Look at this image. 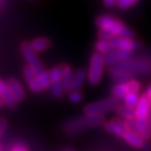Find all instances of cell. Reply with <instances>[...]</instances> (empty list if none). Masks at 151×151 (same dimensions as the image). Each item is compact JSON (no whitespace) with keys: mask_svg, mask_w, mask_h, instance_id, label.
<instances>
[{"mask_svg":"<svg viewBox=\"0 0 151 151\" xmlns=\"http://www.w3.org/2000/svg\"><path fill=\"white\" fill-rule=\"evenodd\" d=\"M20 50H21L23 58L25 59V61L27 62V65L31 66L36 73L42 70V69L44 68L42 66V64L40 63V61H39V59H38L36 52L32 48L29 42H27V41L22 42L21 45H20Z\"/></svg>","mask_w":151,"mask_h":151,"instance_id":"cell-6","label":"cell"},{"mask_svg":"<svg viewBox=\"0 0 151 151\" xmlns=\"http://www.w3.org/2000/svg\"><path fill=\"white\" fill-rule=\"evenodd\" d=\"M64 92V86H63V82H57L52 84V94L55 98L59 99V98L63 97Z\"/></svg>","mask_w":151,"mask_h":151,"instance_id":"cell-24","label":"cell"},{"mask_svg":"<svg viewBox=\"0 0 151 151\" xmlns=\"http://www.w3.org/2000/svg\"><path fill=\"white\" fill-rule=\"evenodd\" d=\"M7 84H9V88H11V90H12L13 94L15 96L17 101H24V99H25V92H24V89L22 88L20 82L15 78H9L7 80Z\"/></svg>","mask_w":151,"mask_h":151,"instance_id":"cell-15","label":"cell"},{"mask_svg":"<svg viewBox=\"0 0 151 151\" xmlns=\"http://www.w3.org/2000/svg\"><path fill=\"white\" fill-rule=\"evenodd\" d=\"M133 128L142 137L148 139L151 137V122L147 119H135L133 121Z\"/></svg>","mask_w":151,"mask_h":151,"instance_id":"cell-12","label":"cell"},{"mask_svg":"<svg viewBox=\"0 0 151 151\" xmlns=\"http://www.w3.org/2000/svg\"><path fill=\"white\" fill-rule=\"evenodd\" d=\"M147 96V98H148L149 100L151 101V85H149V87L147 88V90H146V93H145Z\"/></svg>","mask_w":151,"mask_h":151,"instance_id":"cell-31","label":"cell"},{"mask_svg":"<svg viewBox=\"0 0 151 151\" xmlns=\"http://www.w3.org/2000/svg\"><path fill=\"white\" fill-rule=\"evenodd\" d=\"M6 126H7L6 120L3 118H0V137H2V134L4 133L5 129H6Z\"/></svg>","mask_w":151,"mask_h":151,"instance_id":"cell-28","label":"cell"},{"mask_svg":"<svg viewBox=\"0 0 151 151\" xmlns=\"http://www.w3.org/2000/svg\"><path fill=\"white\" fill-rule=\"evenodd\" d=\"M2 105H3V102H2V100L0 99V108H1V107H2Z\"/></svg>","mask_w":151,"mask_h":151,"instance_id":"cell-32","label":"cell"},{"mask_svg":"<svg viewBox=\"0 0 151 151\" xmlns=\"http://www.w3.org/2000/svg\"><path fill=\"white\" fill-rule=\"evenodd\" d=\"M103 123V116H88L85 114V116H81L78 119L68 121L64 125V131L66 133H75V132L81 131L83 129L96 127L101 125Z\"/></svg>","mask_w":151,"mask_h":151,"instance_id":"cell-2","label":"cell"},{"mask_svg":"<svg viewBox=\"0 0 151 151\" xmlns=\"http://www.w3.org/2000/svg\"><path fill=\"white\" fill-rule=\"evenodd\" d=\"M116 111H118V113L121 116L125 118L127 121L133 122V121L137 119L135 108H132V107H129V106H127V105H125V106H119L118 108H116Z\"/></svg>","mask_w":151,"mask_h":151,"instance_id":"cell-19","label":"cell"},{"mask_svg":"<svg viewBox=\"0 0 151 151\" xmlns=\"http://www.w3.org/2000/svg\"><path fill=\"white\" fill-rule=\"evenodd\" d=\"M23 76H24L25 81L27 82L28 87H29V89H31L32 91L35 92V93L42 91L43 88H42V86H41L39 80H38L36 71L34 70L29 65L25 66L23 68Z\"/></svg>","mask_w":151,"mask_h":151,"instance_id":"cell-10","label":"cell"},{"mask_svg":"<svg viewBox=\"0 0 151 151\" xmlns=\"http://www.w3.org/2000/svg\"><path fill=\"white\" fill-rule=\"evenodd\" d=\"M12 151H27L26 150L24 147H22V146H16V147H14L13 148V150Z\"/></svg>","mask_w":151,"mask_h":151,"instance_id":"cell-30","label":"cell"},{"mask_svg":"<svg viewBox=\"0 0 151 151\" xmlns=\"http://www.w3.org/2000/svg\"><path fill=\"white\" fill-rule=\"evenodd\" d=\"M98 28L105 29L111 36H118V37L134 38L135 33L129 28L125 23H123L121 20L114 18L109 15H102L99 16L96 20Z\"/></svg>","mask_w":151,"mask_h":151,"instance_id":"cell-1","label":"cell"},{"mask_svg":"<svg viewBox=\"0 0 151 151\" xmlns=\"http://www.w3.org/2000/svg\"><path fill=\"white\" fill-rule=\"evenodd\" d=\"M150 103L151 101L147 98L146 94L141 96L135 106V114L137 119H147L149 116V110H150Z\"/></svg>","mask_w":151,"mask_h":151,"instance_id":"cell-13","label":"cell"},{"mask_svg":"<svg viewBox=\"0 0 151 151\" xmlns=\"http://www.w3.org/2000/svg\"><path fill=\"white\" fill-rule=\"evenodd\" d=\"M50 80H52V84L57 82H63V73H62V68L61 65L60 66H56L54 68H52L50 71Z\"/></svg>","mask_w":151,"mask_h":151,"instance_id":"cell-23","label":"cell"},{"mask_svg":"<svg viewBox=\"0 0 151 151\" xmlns=\"http://www.w3.org/2000/svg\"><path fill=\"white\" fill-rule=\"evenodd\" d=\"M104 66H105L104 55L97 52L92 54L87 73V79L90 85H97L101 81L102 76H103Z\"/></svg>","mask_w":151,"mask_h":151,"instance_id":"cell-3","label":"cell"},{"mask_svg":"<svg viewBox=\"0 0 151 151\" xmlns=\"http://www.w3.org/2000/svg\"><path fill=\"white\" fill-rule=\"evenodd\" d=\"M94 48H96L97 52H100V54L104 55V56L108 54L109 52H111V50H113L110 43L106 39H99L94 44Z\"/></svg>","mask_w":151,"mask_h":151,"instance_id":"cell-21","label":"cell"},{"mask_svg":"<svg viewBox=\"0 0 151 151\" xmlns=\"http://www.w3.org/2000/svg\"><path fill=\"white\" fill-rule=\"evenodd\" d=\"M0 151H2V147L0 146Z\"/></svg>","mask_w":151,"mask_h":151,"instance_id":"cell-33","label":"cell"},{"mask_svg":"<svg viewBox=\"0 0 151 151\" xmlns=\"http://www.w3.org/2000/svg\"><path fill=\"white\" fill-rule=\"evenodd\" d=\"M122 137L124 139V141L126 143H128L133 148L142 149V150L144 151H151V145L147 142V139H145L144 137H142L135 131H132L131 129L126 130Z\"/></svg>","mask_w":151,"mask_h":151,"instance_id":"cell-7","label":"cell"},{"mask_svg":"<svg viewBox=\"0 0 151 151\" xmlns=\"http://www.w3.org/2000/svg\"><path fill=\"white\" fill-rule=\"evenodd\" d=\"M104 128L116 137H123L124 132L130 129V123L126 122V121L124 122L121 120L109 121V122L104 123Z\"/></svg>","mask_w":151,"mask_h":151,"instance_id":"cell-11","label":"cell"},{"mask_svg":"<svg viewBox=\"0 0 151 151\" xmlns=\"http://www.w3.org/2000/svg\"><path fill=\"white\" fill-rule=\"evenodd\" d=\"M116 104L118 100L116 98H107L86 105L84 107V113L88 116H103L104 113L116 108Z\"/></svg>","mask_w":151,"mask_h":151,"instance_id":"cell-4","label":"cell"},{"mask_svg":"<svg viewBox=\"0 0 151 151\" xmlns=\"http://www.w3.org/2000/svg\"><path fill=\"white\" fill-rule=\"evenodd\" d=\"M32 48L35 50L36 52H44L45 50H47L48 47L52 45V41L46 37H38L35 38L29 42Z\"/></svg>","mask_w":151,"mask_h":151,"instance_id":"cell-16","label":"cell"},{"mask_svg":"<svg viewBox=\"0 0 151 151\" xmlns=\"http://www.w3.org/2000/svg\"><path fill=\"white\" fill-rule=\"evenodd\" d=\"M116 3H118V0H103V5L107 9L116 6Z\"/></svg>","mask_w":151,"mask_h":151,"instance_id":"cell-29","label":"cell"},{"mask_svg":"<svg viewBox=\"0 0 151 151\" xmlns=\"http://www.w3.org/2000/svg\"><path fill=\"white\" fill-rule=\"evenodd\" d=\"M132 52L124 50H113L104 56L106 65H116L123 61H127L131 58Z\"/></svg>","mask_w":151,"mask_h":151,"instance_id":"cell-8","label":"cell"},{"mask_svg":"<svg viewBox=\"0 0 151 151\" xmlns=\"http://www.w3.org/2000/svg\"><path fill=\"white\" fill-rule=\"evenodd\" d=\"M139 91H129L124 97V102H125V105H127V106L135 108L137 102H139Z\"/></svg>","mask_w":151,"mask_h":151,"instance_id":"cell-22","label":"cell"},{"mask_svg":"<svg viewBox=\"0 0 151 151\" xmlns=\"http://www.w3.org/2000/svg\"><path fill=\"white\" fill-rule=\"evenodd\" d=\"M36 75H37V78H38V80H39V82H40L43 90L50 88V86H52V80H50V73H47V71L43 68L42 70L36 73Z\"/></svg>","mask_w":151,"mask_h":151,"instance_id":"cell-20","label":"cell"},{"mask_svg":"<svg viewBox=\"0 0 151 151\" xmlns=\"http://www.w3.org/2000/svg\"><path fill=\"white\" fill-rule=\"evenodd\" d=\"M127 83L128 86H129L130 91H139V89H141V83L139 81L130 79V80L127 81Z\"/></svg>","mask_w":151,"mask_h":151,"instance_id":"cell-27","label":"cell"},{"mask_svg":"<svg viewBox=\"0 0 151 151\" xmlns=\"http://www.w3.org/2000/svg\"><path fill=\"white\" fill-rule=\"evenodd\" d=\"M87 77L86 71L83 69H78L75 71V76H73V89L75 90H80L82 88L84 81Z\"/></svg>","mask_w":151,"mask_h":151,"instance_id":"cell-18","label":"cell"},{"mask_svg":"<svg viewBox=\"0 0 151 151\" xmlns=\"http://www.w3.org/2000/svg\"><path fill=\"white\" fill-rule=\"evenodd\" d=\"M139 0H118L116 6L120 9H128L131 6L135 5Z\"/></svg>","mask_w":151,"mask_h":151,"instance_id":"cell-25","label":"cell"},{"mask_svg":"<svg viewBox=\"0 0 151 151\" xmlns=\"http://www.w3.org/2000/svg\"><path fill=\"white\" fill-rule=\"evenodd\" d=\"M62 73H63V86L65 92H69L73 90V76H75V71H73V67L68 64H62L61 65Z\"/></svg>","mask_w":151,"mask_h":151,"instance_id":"cell-14","label":"cell"},{"mask_svg":"<svg viewBox=\"0 0 151 151\" xmlns=\"http://www.w3.org/2000/svg\"><path fill=\"white\" fill-rule=\"evenodd\" d=\"M27 1H36V0H27Z\"/></svg>","mask_w":151,"mask_h":151,"instance_id":"cell-34","label":"cell"},{"mask_svg":"<svg viewBox=\"0 0 151 151\" xmlns=\"http://www.w3.org/2000/svg\"><path fill=\"white\" fill-rule=\"evenodd\" d=\"M0 99L2 100L3 104L9 108H15L17 106V104L19 103L13 94L7 82L5 83L1 78H0Z\"/></svg>","mask_w":151,"mask_h":151,"instance_id":"cell-9","label":"cell"},{"mask_svg":"<svg viewBox=\"0 0 151 151\" xmlns=\"http://www.w3.org/2000/svg\"><path fill=\"white\" fill-rule=\"evenodd\" d=\"M107 40L110 43L112 50H124L133 52V50H139V47H141V42L137 40H134V38L111 36Z\"/></svg>","mask_w":151,"mask_h":151,"instance_id":"cell-5","label":"cell"},{"mask_svg":"<svg viewBox=\"0 0 151 151\" xmlns=\"http://www.w3.org/2000/svg\"><path fill=\"white\" fill-rule=\"evenodd\" d=\"M69 101L73 104H77V103H80L83 99V94L80 90H75L73 89L71 91H69Z\"/></svg>","mask_w":151,"mask_h":151,"instance_id":"cell-26","label":"cell"},{"mask_svg":"<svg viewBox=\"0 0 151 151\" xmlns=\"http://www.w3.org/2000/svg\"><path fill=\"white\" fill-rule=\"evenodd\" d=\"M129 86H128V83L126 82H122V83H119V84L114 85L112 88V97L116 98V100H120V99H124L127 92H129Z\"/></svg>","mask_w":151,"mask_h":151,"instance_id":"cell-17","label":"cell"}]
</instances>
